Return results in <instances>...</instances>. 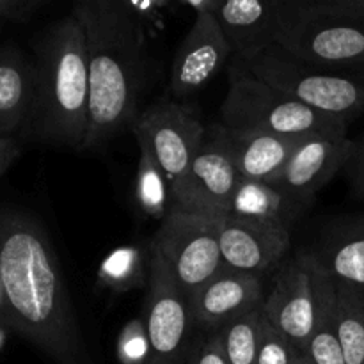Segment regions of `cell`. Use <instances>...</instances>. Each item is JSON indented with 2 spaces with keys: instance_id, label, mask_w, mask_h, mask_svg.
Returning a JSON list of instances; mask_svg holds the SVG:
<instances>
[{
  "instance_id": "cell-19",
  "label": "cell",
  "mask_w": 364,
  "mask_h": 364,
  "mask_svg": "<svg viewBox=\"0 0 364 364\" xmlns=\"http://www.w3.org/2000/svg\"><path fill=\"white\" fill-rule=\"evenodd\" d=\"M304 137L272 134L237 135L230 132L231 151L240 180H274Z\"/></svg>"
},
{
  "instance_id": "cell-33",
  "label": "cell",
  "mask_w": 364,
  "mask_h": 364,
  "mask_svg": "<svg viewBox=\"0 0 364 364\" xmlns=\"http://www.w3.org/2000/svg\"><path fill=\"white\" fill-rule=\"evenodd\" d=\"M294 364H304V354H299Z\"/></svg>"
},
{
  "instance_id": "cell-15",
  "label": "cell",
  "mask_w": 364,
  "mask_h": 364,
  "mask_svg": "<svg viewBox=\"0 0 364 364\" xmlns=\"http://www.w3.org/2000/svg\"><path fill=\"white\" fill-rule=\"evenodd\" d=\"M263 301L262 277L224 269L188 297V311L196 327L217 333L231 320L262 308Z\"/></svg>"
},
{
  "instance_id": "cell-12",
  "label": "cell",
  "mask_w": 364,
  "mask_h": 364,
  "mask_svg": "<svg viewBox=\"0 0 364 364\" xmlns=\"http://www.w3.org/2000/svg\"><path fill=\"white\" fill-rule=\"evenodd\" d=\"M350 148L352 139L347 134L306 135L287 166L269 183L301 205L309 206L315 196L343 171Z\"/></svg>"
},
{
  "instance_id": "cell-21",
  "label": "cell",
  "mask_w": 364,
  "mask_h": 364,
  "mask_svg": "<svg viewBox=\"0 0 364 364\" xmlns=\"http://www.w3.org/2000/svg\"><path fill=\"white\" fill-rule=\"evenodd\" d=\"M151 274V245H123L103 258L98 267V283L114 294L144 288Z\"/></svg>"
},
{
  "instance_id": "cell-3",
  "label": "cell",
  "mask_w": 364,
  "mask_h": 364,
  "mask_svg": "<svg viewBox=\"0 0 364 364\" xmlns=\"http://www.w3.org/2000/svg\"><path fill=\"white\" fill-rule=\"evenodd\" d=\"M36 102L27 137L82 151L89 117L85 32L71 11L34 41Z\"/></svg>"
},
{
  "instance_id": "cell-17",
  "label": "cell",
  "mask_w": 364,
  "mask_h": 364,
  "mask_svg": "<svg viewBox=\"0 0 364 364\" xmlns=\"http://www.w3.org/2000/svg\"><path fill=\"white\" fill-rule=\"evenodd\" d=\"M36 102V64L18 46H0V139L27 137Z\"/></svg>"
},
{
  "instance_id": "cell-18",
  "label": "cell",
  "mask_w": 364,
  "mask_h": 364,
  "mask_svg": "<svg viewBox=\"0 0 364 364\" xmlns=\"http://www.w3.org/2000/svg\"><path fill=\"white\" fill-rule=\"evenodd\" d=\"M311 255L334 283L364 297V215L334 228L318 252Z\"/></svg>"
},
{
  "instance_id": "cell-7",
  "label": "cell",
  "mask_w": 364,
  "mask_h": 364,
  "mask_svg": "<svg viewBox=\"0 0 364 364\" xmlns=\"http://www.w3.org/2000/svg\"><path fill=\"white\" fill-rule=\"evenodd\" d=\"M220 224L223 217L173 208L149 242L187 299L224 270Z\"/></svg>"
},
{
  "instance_id": "cell-13",
  "label": "cell",
  "mask_w": 364,
  "mask_h": 364,
  "mask_svg": "<svg viewBox=\"0 0 364 364\" xmlns=\"http://www.w3.org/2000/svg\"><path fill=\"white\" fill-rule=\"evenodd\" d=\"M290 247L288 228L242 217H223L220 255L224 269L233 272L263 274L279 269Z\"/></svg>"
},
{
  "instance_id": "cell-30",
  "label": "cell",
  "mask_w": 364,
  "mask_h": 364,
  "mask_svg": "<svg viewBox=\"0 0 364 364\" xmlns=\"http://www.w3.org/2000/svg\"><path fill=\"white\" fill-rule=\"evenodd\" d=\"M39 6V0H0V27L27 21Z\"/></svg>"
},
{
  "instance_id": "cell-32",
  "label": "cell",
  "mask_w": 364,
  "mask_h": 364,
  "mask_svg": "<svg viewBox=\"0 0 364 364\" xmlns=\"http://www.w3.org/2000/svg\"><path fill=\"white\" fill-rule=\"evenodd\" d=\"M20 153L21 146L18 139H0V178L16 162Z\"/></svg>"
},
{
  "instance_id": "cell-29",
  "label": "cell",
  "mask_w": 364,
  "mask_h": 364,
  "mask_svg": "<svg viewBox=\"0 0 364 364\" xmlns=\"http://www.w3.org/2000/svg\"><path fill=\"white\" fill-rule=\"evenodd\" d=\"M341 173L345 174L352 198L364 201V130L352 139L350 153Z\"/></svg>"
},
{
  "instance_id": "cell-22",
  "label": "cell",
  "mask_w": 364,
  "mask_h": 364,
  "mask_svg": "<svg viewBox=\"0 0 364 364\" xmlns=\"http://www.w3.org/2000/svg\"><path fill=\"white\" fill-rule=\"evenodd\" d=\"M137 139L139 166L137 181H135V198L142 213L151 219L164 220L173 210V185L164 174L162 167L156 162L149 146Z\"/></svg>"
},
{
  "instance_id": "cell-14",
  "label": "cell",
  "mask_w": 364,
  "mask_h": 364,
  "mask_svg": "<svg viewBox=\"0 0 364 364\" xmlns=\"http://www.w3.org/2000/svg\"><path fill=\"white\" fill-rule=\"evenodd\" d=\"M233 57L231 46L213 11L196 14L181 41L171 71V92L187 98L205 87Z\"/></svg>"
},
{
  "instance_id": "cell-5",
  "label": "cell",
  "mask_w": 364,
  "mask_h": 364,
  "mask_svg": "<svg viewBox=\"0 0 364 364\" xmlns=\"http://www.w3.org/2000/svg\"><path fill=\"white\" fill-rule=\"evenodd\" d=\"M240 64L270 87L320 114L350 123L364 112V77L311 66L277 45Z\"/></svg>"
},
{
  "instance_id": "cell-25",
  "label": "cell",
  "mask_w": 364,
  "mask_h": 364,
  "mask_svg": "<svg viewBox=\"0 0 364 364\" xmlns=\"http://www.w3.org/2000/svg\"><path fill=\"white\" fill-rule=\"evenodd\" d=\"M306 355L313 364H347L334 323V290L322 304Z\"/></svg>"
},
{
  "instance_id": "cell-11",
  "label": "cell",
  "mask_w": 364,
  "mask_h": 364,
  "mask_svg": "<svg viewBox=\"0 0 364 364\" xmlns=\"http://www.w3.org/2000/svg\"><path fill=\"white\" fill-rule=\"evenodd\" d=\"M142 320L151 345L153 364H183L188 334L194 326L188 311V299L174 281L169 267L153 249Z\"/></svg>"
},
{
  "instance_id": "cell-8",
  "label": "cell",
  "mask_w": 364,
  "mask_h": 364,
  "mask_svg": "<svg viewBox=\"0 0 364 364\" xmlns=\"http://www.w3.org/2000/svg\"><path fill=\"white\" fill-rule=\"evenodd\" d=\"M276 45L311 66L364 77V25L318 20L284 4Z\"/></svg>"
},
{
  "instance_id": "cell-31",
  "label": "cell",
  "mask_w": 364,
  "mask_h": 364,
  "mask_svg": "<svg viewBox=\"0 0 364 364\" xmlns=\"http://www.w3.org/2000/svg\"><path fill=\"white\" fill-rule=\"evenodd\" d=\"M192 364H230L220 331L213 333L212 336L201 345V348H199V352L196 354L194 363Z\"/></svg>"
},
{
  "instance_id": "cell-34",
  "label": "cell",
  "mask_w": 364,
  "mask_h": 364,
  "mask_svg": "<svg viewBox=\"0 0 364 364\" xmlns=\"http://www.w3.org/2000/svg\"><path fill=\"white\" fill-rule=\"evenodd\" d=\"M304 364H313V363H311V359H309L308 355H306V354H304Z\"/></svg>"
},
{
  "instance_id": "cell-28",
  "label": "cell",
  "mask_w": 364,
  "mask_h": 364,
  "mask_svg": "<svg viewBox=\"0 0 364 364\" xmlns=\"http://www.w3.org/2000/svg\"><path fill=\"white\" fill-rule=\"evenodd\" d=\"M297 355L299 352L291 347L290 341L281 336L263 315L256 364H294Z\"/></svg>"
},
{
  "instance_id": "cell-10",
  "label": "cell",
  "mask_w": 364,
  "mask_h": 364,
  "mask_svg": "<svg viewBox=\"0 0 364 364\" xmlns=\"http://www.w3.org/2000/svg\"><path fill=\"white\" fill-rule=\"evenodd\" d=\"M132 130L149 146L171 185L188 169L206 134L199 110L173 100L151 103Z\"/></svg>"
},
{
  "instance_id": "cell-23",
  "label": "cell",
  "mask_w": 364,
  "mask_h": 364,
  "mask_svg": "<svg viewBox=\"0 0 364 364\" xmlns=\"http://www.w3.org/2000/svg\"><path fill=\"white\" fill-rule=\"evenodd\" d=\"M334 323L345 361L347 364H364V297L359 291L336 283Z\"/></svg>"
},
{
  "instance_id": "cell-2",
  "label": "cell",
  "mask_w": 364,
  "mask_h": 364,
  "mask_svg": "<svg viewBox=\"0 0 364 364\" xmlns=\"http://www.w3.org/2000/svg\"><path fill=\"white\" fill-rule=\"evenodd\" d=\"M71 11L87 48L89 117L82 148L87 151L134 128L148 78V39L124 0H82Z\"/></svg>"
},
{
  "instance_id": "cell-1",
  "label": "cell",
  "mask_w": 364,
  "mask_h": 364,
  "mask_svg": "<svg viewBox=\"0 0 364 364\" xmlns=\"http://www.w3.org/2000/svg\"><path fill=\"white\" fill-rule=\"evenodd\" d=\"M0 323L57 364H87L48 235L34 217L13 208H0Z\"/></svg>"
},
{
  "instance_id": "cell-26",
  "label": "cell",
  "mask_w": 364,
  "mask_h": 364,
  "mask_svg": "<svg viewBox=\"0 0 364 364\" xmlns=\"http://www.w3.org/2000/svg\"><path fill=\"white\" fill-rule=\"evenodd\" d=\"M117 358L121 364H153L151 345L142 316L123 326L117 338Z\"/></svg>"
},
{
  "instance_id": "cell-9",
  "label": "cell",
  "mask_w": 364,
  "mask_h": 364,
  "mask_svg": "<svg viewBox=\"0 0 364 364\" xmlns=\"http://www.w3.org/2000/svg\"><path fill=\"white\" fill-rule=\"evenodd\" d=\"M240 174L231 151L230 132L220 123L206 127L205 139L188 169L173 183V208L226 217Z\"/></svg>"
},
{
  "instance_id": "cell-6",
  "label": "cell",
  "mask_w": 364,
  "mask_h": 364,
  "mask_svg": "<svg viewBox=\"0 0 364 364\" xmlns=\"http://www.w3.org/2000/svg\"><path fill=\"white\" fill-rule=\"evenodd\" d=\"M334 283L313 255H299L277 269L263 301V315L299 354H306L320 309Z\"/></svg>"
},
{
  "instance_id": "cell-20",
  "label": "cell",
  "mask_w": 364,
  "mask_h": 364,
  "mask_svg": "<svg viewBox=\"0 0 364 364\" xmlns=\"http://www.w3.org/2000/svg\"><path fill=\"white\" fill-rule=\"evenodd\" d=\"M308 206L301 205L269 181L240 180L226 217L263 220L290 228Z\"/></svg>"
},
{
  "instance_id": "cell-24",
  "label": "cell",
  "mask_w": 364,
  "mask_h": 364,
  "mask_svg": "<svg viewBox=\"0 0 364 364\" xmlns=\"http://www.w3.org/2000/svg\"><path fill=\"white\" fill-rule=\"evenodd\" d=\"M263 309L242 315L231 320L220 329L224 348L230 364H256L258 363L259 329H262Z\"/></svg>"
},
{
  "instance_id": "cell-16",
  "label": "cell",
  "mask_w": 364,
  "mask_h": 364,
  "mask_svg": "<svg viewBox=\"0 0 364 364\" xmlns=\"http://www.w3.org/2000/svg\"><path fill=\"white\" fill-rule=\"evenodd\" d=\"M283 7V2L220 0L215 16L235 60L245 63L276 45Z\"/></svg>"
},
{
  "instance_id": "cell-27",
  "label": "cell",
  "mask_w": 364,
  "mask_h": 364,
  "mask_svg": "<svg viewBox=\"0 0 364 364\" xmlns=\"http://www.w3.org/2000/svg\"><path fill=\"white\" fill-rule=\"evenodd\" d=\"M302 14L338 23L364 25V0H318L297 4Z\"/></svg>"
},
{
  "instance_id": "cell-4",
  "label": "cell",
  "mask_w": 364,
  "mask_h": 364,
  "mask_svg": "<svg viewBox=\"0 0 364 364\" xmlns=\"http://www.w3.org/2000/svg\"><path fill=\"white\" fill-rule=\"evenodd\" d=\"M228 92L220 105V124L237 135L272 134L304 137L347 134L348 123L326 116L276 91L233 60L228 68Z\"/></svg>"
}]
</instances>
